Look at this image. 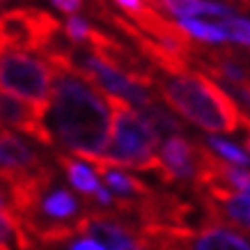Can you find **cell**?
<instances>
[{"label":"cell","mask_w":250,"mask_h":250,"mask_svg":"<svg viewBox=\"0 0 250 250\" xmlns=\"http://www.w3.org/2000/svg\"><path fill=\"white\" fill-rule=\"evenodd\" d=\"M42 55L53 67V92L44 113L53 145L60 143L85 161L104 156L113 120L108 94L71 69V48L53 42Z\"/></svg>","instance_id":"cell-1"},{"label":"cell","mask_w":250,"mask_h":250,"mask_svg":"<svg viewBox=\"0 0 250 250\" xmlns=\"http://www.w3.org/2000/svg\"><path fill=\"white\" fill-rule=\"evenodd\" d=\"M156 92L179 117L209 133H234L241 129V108L207 74L186 71L161 83L156 81Z\"/></svg>","instance_id":"cell-2"},{"label":"cell","mask_w":250,"mask_h":250,"mask_svg":"<svg viewBox=\"0 0 250 250\" xmlns=\"http://www.w3.org/2000/svg\"><path fill=\"white\" fill-rule=\"evenodd\" d=\"M113 120L110 138L106 147V161L115 167H131L140 172H161V161L156 152V138L149 131L133 106L115 97H108Z\"/></svg>","instance_id":"cell-3"},{"label":"cell","mask_w":250,"mask_h":250,"mask_svg":"<svg viewBox=\"0 0 250 250\" xmlns=\"http://www.w3.org/2000/svg\"><path fill=\"white\" fill-rule=\"evenodd\" d=\"M145 250H250V241L232 225L209 220L200 229L177 225H140L136 232Z\"/></svg>","instance_id":"cell-4"},{"label":"cell","mask_w":250,"mask_h":250,"mask_svg":"<svg viewBox=\"0 0 250 250\" xmlns=\"http://www.w3.org/2000/svg\"><path fill=\"white\" fill-rule=\"evenodd\" d=\"M53 92V67L19 48L0 53V94L14 97L44 115Z\"/></svg>","instance_id":"cell-5"},{"label":"cell","mask_w":250,"mask_h":250,"mask_svg":"<svg viewBox=\"0 0 250 250\" xmlns=\"http://www.w3.org/2000/svg\"><path fill=\"white\" fill-rule=\"evenodd\" d=\"M0 23L9 48H19L28 53H44L60 32L58 19L44 9H9L0 16Z\"/></svg>","instance_id":"cell-6"},{"label":"cell","mask_w":250,"mask_h":250,"mask_svg":"<svg viewBox=\"0 0 250 250\" xmlns=\"http://www.w3.org/2000/svg\"><path fill=\"white\" fill-rule=\"evenodd\" d=\"M48 166L44 156L28 140L19 138L9 129H0V184L7 188L28 174Z\"/></svg>","instance_id":"cell-7"},{"label":"cell","mask_w":250,"mask_h":250,"mask_svg":"<svg viewBox=\"0 0 250 250\" xmlns=\"http://www.w3.org/2000/svg\"><path fill=\"white\" fill-rule=\"evenodd\" d=\"M161 172L159 179L166 184L172 182H195L200 166V143L186 138L184 133L163 140L159 154Z\"/></svg>","instance_id":"cell-8"},{"label":"cell","mask_w":250,"mask_h":250,"mask_svg":"<svg viewBox=\"0 0 250 250\" xmlns=\"http://www.w3.org/2000/svg\"><path fill=\"white\" fill-rule=\"evenodd\" d=\"M19 129L39 145H53L44 126V115L14 97L0 94V129Z\"/></svg>","instance_id":"cell-9"},{"label":"cell","mask_w":250,"mask_h":250,"mask_svg":"<svg viewBox=\"0 0 250 250\" xmlns=\"http://www.w3.org/2000/svg\"><path fill=\"white\" fill-rule=\"evenodd\" d=\"M152 5H159L179 19H197V16L229 19V16H234L232 7L223 5V2H213V0H152Z\"/></svg>","instance_id":"cell-10"},{"label":"cell","mask_w":250,"mask_h":250,"mask_svg":"<svg viewBox=\"0 0 250 250\" xmlns=\"http://www.w3.org/2000/svg\"><path fill=\"white\" fill-rule=\"evenodd\" d=\"M55 161H58V166L64 170L67 174L69 184L74 186V188L85 197H92L94 193L99 190V177L94 170L85 166L83 161H78L76 156H69V154H55Z\"/></svg>","instance_id":"cell-11"},{"label":"cell","mask_w":250,"mask_h":250,"mask_svg":"<svg viewBox=\"0 0 250 250\" xmlns=\"http://www.w3.org/2000/svg\"><path fill=\"white\" fill-rule=\"evenodd\" d=\"M101 177L106 179L108 188L113 190L117 197H124V200H136V197L140 200V197H147V195H152L154 193L145 182H140L138 177L124 172V170H120V167H108Z\"/></svg>","instance_id":"cell-12"},{"label":"cell","mask_w":250,"mask_h":250,"mask_svg":"<svg viewBox=\"0 0 250 250\" xmlns=\"http://www.w3.org/2000/svg\"><path fill=\"white\" fill-rule=\"evenodd\" d=\"M140 117H143L145 124H147L149 131L154 133L156 143H159V140H167V138L179 136V133H182V122L177 120L174 115L167 113L163 106L152 104V106L143 108V110H140Z\"/></svg>","instance_id":"cell-13"},{"label":"cell","mask_w":250,"mask_h":250,"mask_svg":"<svg viewBox=\"0 0 250 250\" xmlns=\"http://www.w3.org/2000/svg\"><path fill=\"white\" fill-rule=\"evenodd\" d=\"M177 25L182 28L190 39L205 42V44H223L228 42V32L223 30L220 23H207L202 19H179Z\"/></svg>","instance_id":"cell-14"},{"label":"cell","mask_w":250,"mask_h":250,"mask_svg":"<svg viewBox=\"0 0 250 250\" xmlns=\"http://www.w3.org/2000/svg\"><path fill=\"white\" fill-rule=\"evenodd\" d=\"M207 147L211 149L213 154H218L220 159H225L229 166H236V167H250V156L243 149H239L236 145L223 140V138H216V136H209L207 138Z\"/></svg>","instance_id":"cell-15"},{"label":"cell","mask_w":250,"mask_h":250,"mask_svg":"<svg viewBox=\"0 0 250 250\" xmlns=\"http://www.w3.org/2000/svg\"><path fill=\"white\" fill-rule=\"evenodd\" d=\"M223 30L228 32V37L236 44H243L250 48V19H241V16H229L220 21Z\"/></svg>","instance_id":"cell-16"},{"label":"cell","mask_w":250,"mask_h":250,"mask_svg":"<svg viewBox=\"0 0 250 250\" xmlns=\"http://www.w3.org/2000/svg\"><path fill=\"white\" fill-rule=\"evenodd\" d=\"M64 35H67L74 44H87L92 35V25L81 16H69L64 23Z\"/></svg>","instance_id":"cell-17"},{"label":"cell","mask_w":250,"mask_h":250,"mask_svg":"<svg viewBox=\"0 0 250 250\" xmlns=\"http://www.w3.org/2000/svg\"><path fill=\"white\" fill-rule=\"evenodd\" d=\"M64 250H106L101 243L90 234H81V236H74L64 243Z\"/></svg>","instance_id":"cell-18"},{"label":"cell","mask_w":250,"mask_h":250,"mask_svg":"<svg viewBox=\"0 0 250 250\" xmlns=\"http://www.w3.org/2000/svg\"><path fill=\"white\" fill-rule=\"evenodd\" d=\"M51 2H53L60 12L71 14V16H76V12H81V9H83V0H51Z\"/></svg>","instance_id":"cell-19"},{"label":"cell","mask_w":250,"mask_h":250,"mask_svg":"<svg viewBox=\"0 0 250 250\" xmlns=\"http://www.w3.org/2000/svg\"><path fill=\"white\" fill-rule=\"evenodd\" d=\"M0 211H12V205H9V197L5 193V188H0Z\"/></svg>","instance_id":"cell-20"},{"label":"cell","mask_w":250,"mask_h":250,"mask_svg":"<svg viewBox=\"0 0 250 250\" xmlns=\"http://www.w3.org/2000/svg\"><path fill=\"white\" fill-rule=\"evenodd\" d=\"M241 129H246V149L250 152V117H248V115H243Z\"/></svg>","instance_id":"cell-21"},{"label":"cell","mask_w":250,"mask_h":250,"mask_svg":"<svg viewBox=\"0 0 250 250\" xmlns=\"http://www.w3.org/2000/svg\"><path fill=\"white\" fill-rule=\"evenodd\" d=\"M9 46H7V39H5V32H2V23H0V53L2 51H7Z\"/></svg>","instance_id":"cell-22"},{"label":"cell","mask_w":250,"mask_h":250,"mask_svg":"<svg viewBox=\"0 0 250 250\" xmlns=\"http://www.w3.org/2000/svg\"><path fill=\"white\" fill-rule=\"evenodd\" d=\"M126 250H145V248H143V243H140V241H136L133 246H129Z\"/></svg>","instance_id":"cell-23"}]
</instances>
